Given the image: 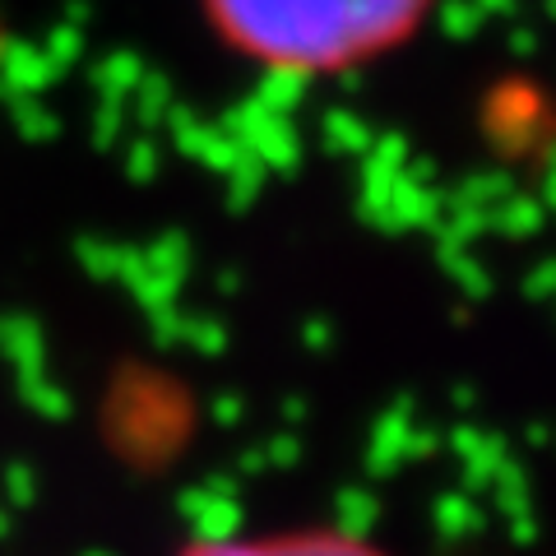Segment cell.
I'll list each match as a JSON object with an SVG mask.
<instances>
[{"label": "cell", "instance_id": "6da1fadb", "mask_svg": "<svg viewBox=\"0 0 556 556\" xmlns=\"http://www.w3.org/2000/svg\"><path fill=\"white\" fill-rule=\"evenodd\" d=\"M437 0H200L218 47L274 79H343L408 47Z\"/></svg>", "mask_w": 556, "mask_h": 556}, {"label": "cell", "instance_id": "7a4b0ae2", "mask_svg": "<svg viewBox=\"0 0 556 556\" xmlns=\"http://www.w3.org/2000/svg\"><path fill=\"white\" fill-rule=\"evenodd\" d=\"M172 556H404L357 525L339 519H288V525H251V529H218L200 533Z\"/></svg>", "mask_w": 556, "mask_h": 556}]
</instances>
